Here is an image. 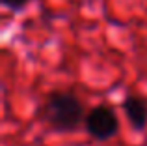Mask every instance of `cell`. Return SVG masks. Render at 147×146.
<instances>
[{
  "label": "cell",
  "mask_w": 147,
  "mask_h": 146,
  "mask_svg": "<svg viewBox=\"0 0 147 146\" xmlns=\"http://www.w3.org/2000/svg\"><path fill=\"white\" fill-rule=\"evenodd\" d=\"M0 2H2V6L7 8V10L19 11V10H22V8H24L26 4L30 2V0H0Z\"/></svg>",
  "instance_id": "4"
},
{
  "label": "cell",
  "mask_w": 147,
  "mask_h": 146,
  "mask_svg": "<svg viewBox=\"0 0 147 146\" xmlns=\"http://www.w3.org/2000/svg\"><path fill=\"white\" fill-rule=\"evenodd\" d=\"M84 129L90 137L97 141H108L117 135L119 129V120L115 111L106 103H99L84 118Z\"/></svg>",
  "instance_id": "2"
},
{
  "label": "cell",
  "mask_w": 147,
  "mask_h": 146,
  "mask_svg": "<svg viewBox=\"0 0 147 146\" xmlns=\"http://www.w3.org/2000/svg\"><path fill=\"white\" fill-rule=\"evenodd\" d=\"M41 118L50 129L71 133L84 122V105L73 92H50L41 105Z\"/></svg>",
  "instance_id": "1"
},
{
  "label": "cell",
  "mask_w": 147,
  "mask_h": 146,
  "mask_svg": "<svg viewBox=\"0 0 147 146\" xmlns=\"http://www.w3.org/2000/svg\"><path fill=\"white\" fill-rule=\"evenodd\" d=\"M121 109L134 131H144L147 128V99L138 94H129L121 103Z\"/></svg>",
  "instance_id": "3"
}]
</instances>
